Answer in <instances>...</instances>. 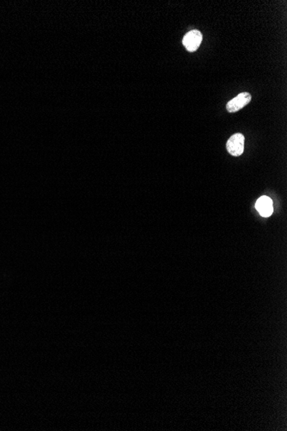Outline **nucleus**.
Instances as JSON below:
<instances>
[{
    "mask_svg": "<svg viewBox=\"0 0 287 431\" xmlns=\"http://www.w3.org/2000/svg\"><path fill=\"white\" fill-rule=\"evenodd\" d=\"M202 41V34L198 30H193L186 34L183 37V46L188 52H194L201 46Z\"/></svg>",
    "mask_w": 287,
    "mask_h": 431,
    "instance_id": "2",
    "label": "nucleus"
},
{
    "mask_svg": "<svg viewBox=\"0 0 287 431\" xmlns=\"http://www.w3.org/2000/svg\"><path fill=\"white\" fill-rule=\"evenodd\" d=\"M255 208L263 217H269L274 212L273 202L269 197H266V196L260 197L257 200V202L255 203Z\"/></svg>",
    "mask_w": 287,
    "mask_h": 431,
    "instance_id": "4",
    "label": "nucleus"
},
{
    "mask_svg": "<svg viewBox=\"0 0 287 431\" xmlns=\"http://www.w3.org/2000/svg\"><path fill=\"white\" fill-rule=\"evenodd\" d=\"M251 99L252 97L249 92H241L226 104V109L230 113H234L247 105L248 103H250Z\"/></svg>",
    "mask_w": 287,
    "mask_h": 431,
    "instance_id": "3",
    "label": "nucleus"
},
{
    "mask_svg": "<svg viewBox=\"0 0 287 431\" xmlns=\"http://www.w3.org/2000/svg\"><path fill=\"white\" fill-rule=\"evenodd\" d=\"M245 136L241 134L232 135L226 144L227 151L234 157L241 156L245 151Z\"/></svg>",
    "mask_w": 287,
    "mask_h": 431,
    "instance_id": "1",
    "label": "nucleus"
}]
</instances>
